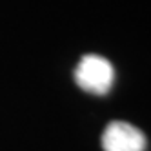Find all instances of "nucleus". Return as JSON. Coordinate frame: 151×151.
<instances>
[{
	"label": "nucleus",
	"mask_w": 151,
	"mask_h": 151,
	"mask_svg": "<svg viewBox=\"0 0 151 151\" xmlns=\"http://www.w3.org/2000/svg\"><path fill=\"white\" fill-rule=\"evenodd\" d=\"M102 147L104 151H144L146 137L133 124L115 120L104 129Z\"/></svg>",
	"instance_id": "2"
},
{
	"label": "nucleus",
	"mask_w": 151,
	"mask_h": 151,
	"mask_svg": "<svg viewBox=\"0 0 151 151\" xmlns=\"http://www.w3.org/2000/svg\"><path fill=\"white\" fill-rule=\"evenodd\" d=\"M75 82L80 89L93 95L109 93L115 82V69L111 62L100 55H86L75 69Z\"/></svg>",
	"instance_id": "1"
}]
</instances>
